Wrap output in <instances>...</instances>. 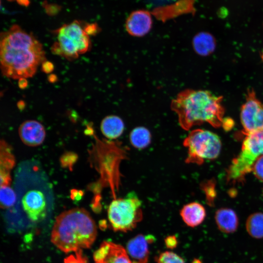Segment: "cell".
<instances>
[{"instance_id": "cell-1", "label": "cell", "mask_w": 263, "mask_h": 263, "mask_svg": "<svg viewBox=\"0 0 263 263\" xmlns=\"http://www.w3.org/2000/svg\"><path fill=\"white\" fill-rule=\"evenodd\" d=\"M0 59L2 74L13 79L33 77L46 60L41 43L17 25L1 33Z\"/></svg>"}, {"instance_id": "cell-2", "label": "cell", "mask_w": 263, "mask_h": 263, "mask_svg": "<svg viewBox=\"0 0 263 263\" xmlns=\"http://www.w3.org/2000/svg\"><path fill=\"white\" fill-rule=\"evenodd\" d=\"M222 100V96L207 91L186 89L171 101V109L176 113L179 124L184 130L204 123L217 128L223 121Z\"/></svg>"}, {"instance_id": "cell-3", "label": "cell", "mask_w": 263, "mask_h": 263, "mask_svg": "<svg viewBox=\"0 0 263 263\" xmlns=\"http://www.w3.org/2000/svg\"><path fill=\"white\" fill-rule=\"evenodd\" d=\"M95 223L84 208H75L60 214L56 219L52 232V243L68 253L90 248L95 240Z\"/></svg>"}, {"instance_id": "cell-4", "label": "cell", "mask_w": 263, "mask_h": 263, "mask_svg": "<svg viewBox=\"0 0 263 263\" xmlns=\"http://www.w3.org/2000/svg\"><path fill=\"white\" fill-rule=\"evenodd\" d=\"M56 41L51 47V51L68 60H74L91 48L90 36L84 26L78 21L62 25L56 30Z\"/></svg>"}, {"instance_id": "cell-5", "label": "cell", "mask_w": 263, "mask_h": 263, "mask_svg": "<svg viewBox=\"0 0 263 263\" xmlns=\"http://www.w3.org/2000/svg\"><path fill=\"white\" fill-rule=\"evenodd\" d=\"M142 202L135 193L113 200L107 210L108 218L114 231L133 230L143 218Z\"/></svg>"}, {"instance_id": "cell-6", "label": "cell", "mask_w": 263, "mask_h": 263, "mask_svg": "<svg viewBox=\"0 0 263 263\" xmlns=\"http://www.w3.org/2000/svg\"><path fill=\"white\" fill-rule=\"evenodd\" d=\"M244 134L241 151L227 170L228 181H242L252 170L257 159L263 155V129Z\"/></svg>"}, {"instance_id": "cell-7", "label": "cell", "mask_w": 263, "mask_h": 263, "mask_svg": "<svg viewBox=\"0 0 263 263\" xmlns=\"http://www.w3.org/2000/svg\"><path fill=\"white\" fill-rule=\"evenodd\" d=\"M184 146L188 149L186 162L202 164L206 159H214L220 154L221 142L215 133L197 129L190 132L184 140Z\"/></svg>"}, {"instance_id": "cell-8", "label": "cell", "mask_w": 263, "mask_h": 263, "mask_svg": "<svg viewBox=\"0 0 263 263\" xmlns=\"http://www.w3.org/2000/svg\"><path fill=\"white\" fill-rule=\"evenodd\" d=\"M240 118L244 134L263 129V103L256 97L253 89L247 92Z\"/></svg>"}, {"instance_id": "cell-9", "label": "cell", "mask_w": 263, "mask_h": 263, "mask_svg": "<svg viewBox=\"0 0 263 263\" xmlns=\"http://www.w3.org/2000/svg\"><path fill=\"white\" fill-rule=\"evenodd\" d=\"M23 209L29 219L34 222H39L45 219L47 214L45 196L38 189L28 191L22 199Z\"/></svg>"}, {"instance_id": "cell-10", "label": "cell", "mask_w": 263, "mask_h": 263, "mask_svg": "<svg viewBox=\"0 0 263 263\" xmlns=\"http://www.w3.org/2000/svg\"><path fill=\"white\" fill-rule=\"evenodd\" d=\"M94 263H132L122 245L110 241H104L93 254Z\"/></svg>"}, {"instance_id": "cell-11", "label": "cell", "mask_w": 263, "mask_h": 263, "mask_svg": "<svg viewBox=\"0 0 263 263\" xmlns=\"http://www.w3.org/2000/svg\"><path fill=\"white\" fill-rule=\"evenodd\" d=\"M152 20L150 13L144 10L132 12L128 17L125 28L128 33L134 37H142L149 32Z\"/></svg>"}, {"instance_id": "cell-12", "label": "cell", "mask_w": 263, "mask_h": 263, "mask_svg": "<svg viewBox=\"0 0 263 263\" xmlns=\"http://www.w3.org/2000/svg\"><path fill=\"white\" fill-rule=\"evenodd\" d=\"M19 135L22 142L28 146L40 145L45 138V130L43 126L34 120L23 122L19 129Z\"/></svg>"}, {"instance_id": "cell-13", "label": "cell", "mask_w": 263, "mask_h": 263, "mask_svg": "<svg viewBox=\"0 0 263 263\" xmlns=\"http://www.w3.org/2000/svg\"><path fill=\"white\" fill-rule=\"evenodd\" d=\"M150 244L146 236L141 234L128 242L126 250L132 263H148Z\"/></svg>"}, {"instance_id": "cell-14", "label": "cell", "mask_w": 263, "mask_h": 263, "mask_svg": "<svg viewBox=\"0 0 263 263\" xmlns=\"http://www.w3.org/2000/svg\"><path fill=\"white\" fill-rule=\"evenodd\" d=\"M15 162L12 147L5 140L1 139L0 146V186H10L12 181L10 171Z\"/></svg>"}, {"instance_id": "cell-15", "label": "cell", "mask_w": 263, "mask_h": 263, "mask_svg": "<svg viewBox=\"0 0 263 263\" xmlns=\"http://www.w3.org/2000/svg\"><path fill=\"white\" fill-rule=\"evenodd\" d=\"M180 214L186 224L192 227L200 225L206 216L205 207L198 202H192L184 206Z\"/></svg>"}, {"instance_id": "cell-16", "label": "cell", "mask_w": 263, "mask_h": 263, "mask_svg": "<svg viewBox=\"0 0 263 263\" xmlns=\"http://www.w3.org/2000/svg\"><path fill=\"white\" fill-rule=\"evenodd\" d=\"M215 219L219 229L223 232L233 233L238 228V218L235 212L232 209H219L215 213Z\"/></svg>"}, {"instance_id": "cell-17", "label": "cell", "mask_w": 263, "mask_h": 263, "mask_svg": "<svg viewBox=\"0 0 263 263\" xmlns=\"http://www.w3.org/2000/svg\"><path fill=\"white\" fill-rule=\"evenodd\" d=\"M100 129L102 134L107 138L113 139L119 137L124 130L122 120L116 115L106 116L101 121Z\"/></svg>"}, {"instance_id": "cell-18", "label": "cell", "mask_w": 263, "mask_h": 263, "mask_svg": "<svg viewBox=\"0 0 263 263\" xmlns=\"http://www.w3.org/2000/svg\"><path fill=\"white\" fill-rule=\"evenodd\" d=\"M195 51L202 56H207L213 52L215 48V41L210 34L202 32L197 34L193 40Z\"/></svg>"}, {"instance_id": "cell-19", "label": "cell", "mask_w": 263, "mask_h": 263, "mask_svg": "<svg viewBox=\"0 0 263 263\" xmlns=\"http://www.w3.org/2000/svg\"><path fill=\"white\" fill-rule=\"evenodd\" d=\"M129 138L132 146L138 149H143L150 144L151 136L147 128L138 127L132 131Z\"/></svg>"}, {"instance_id": "cell-20", "label": "cell", "mask_w": 263, "mask_h": 263, "mask_svg": "<svg viewBox=\"0 0 263 263\" xmlns=\"http://www.w3.org/2000/svg\"><path fill=\"white\" fill-rule=\"evenodd\" d=\"M245 226L248 233L252 237L263 238V213L251 214L246 220Z\"/></svg>"}, {"instance_id": "cell-21", "label": "cell", "mask_w": 263, "mask_h": 263, "mask_svg": "<svg viewBox=\"0 0 263 263\" xmlns=\"http://www.w3.org/2000/svg\"><path fill=\"white\" fill-rule=\"evenodd\" d=\"M16 201V195L10 186H0V202L2 208H8L14 206Z\"/></svg>"}, {"instance_id": "cell-22", "label": "cell", "mask_w": 263, "mask_h": 263, "mask_svg": "<svg viewBox=\"0 0 263 263\" xmlns=\"http://www.w3.org/2000/svg\"><path fill=\"white\" fill-rule=\"evenodd\" d=\"M157 263H185L184 260L176 253L165 251L156 257Z\"/></svg>"}, {"instance_id": "cell-23", "label": "cell", "mask_w": 263, "mask_h": 263, "mask_svg": "<svg viewBox=\"0 0 263 263\" xmlns=\"http://www.w3.org/2000/svg\"><path fill=\"white\" fill-rule=\"evenodd\" d=\"M77 158V155L74 152H65L60 158L61 165L64 168H68L70 169H72Z\"/></svg>"}, {"instance_id": "cell-24", "label": "cell", "mask_w": 263, "mask_h": 263, "mask_svg": "<svg viewBox=\"0 0 263 263\" xmlns=\"http://www.w3.org/2000/svg\"><path fill=\"white\" fill-rule=\"evenodd\" d=\"M75 252V254H71L67 257L64 260V263H88L86 257L83 254L82 249H79Z\"/></svg>"}, {"instance_id": "cell-25", "label": "cell", "mask_w": 263, "mask_h": 263, "mask_svg": "<svg viewBox=\"0 0 263 263\" xmlns=\"http://www.w3.org/2000/svg\"><path fill=\"white\" fill-rule=\"evenodd\" d=\"M252 171L254 175L263 182V155L260 156L255 162Z\"/></svg>"}, {"instance_id": "cell-26", "label": "cell", "mask_w": 263, "mask_h": 263, "mask_svg": "<svg viewBox=\"0 0 263 263\" xmlns=\"http://www.w3.org/2000/svg\"><path fill=\"white\" fill-rule=\"evenodd\" d=\"M165 243L167 247L171 249L176 248L178 244L177 238L174 235L167 236L165 239Z\"/></svg>"}, {"instance_id": "cell-27", "label": "cell", "mask_w": 263, "mask_h": 263, "mask_svg": "<svg viewBox=\"0 0 263 263\" xmlns=\"http://www.w3.org/2000/svg\"><path fill=\"white\" fill-rule=\"evenodd\" d=\"M84 29L89 36L95 35L99 30L98 26L94 23L85 24Z\"/></svg>"}, {"instance_id": "cell-28", "label": "cell", "mask_w": 263, "mask_h": 263, "mask_svg": "<svg viewBox=\"0 0 263 263\" xmlns=\"http://www.w3.org/2000/svg\"><path fill=\"white\" fill-rule=\"evenodd\" d=\"M41 71L45 74H50L54 69V64L50 61L45 60L41 65Z\"/></svg>"}, {"instance_id": "cell-29", "label": "cell", "mask_w": 263, "mask_h": 263, "mask_svg": "<svg viewBox=\"0 0 263 263\" xmlns=\"http://www.w3.org/2000/svg\"><path fill=\"white\" fill-rule=\"evenodd\" d=\"M28 86V81L26 78H20L18 79V86L20 89H24Z\"/></svg>"}, {"instance_id": "cell-30", "label": "cell", "mask_w": 263, "mask_h": 263, "mask_svg": "<svg viewBox=\"0 0 263 263\" xmlns=\"http://www.w3.org/2000/svg\"><path fill=\"white\" fill-rule=\"evenodd\" d=\"M48 80L51 83H54L57 80V77L55 74H50L48 77Z\"/></svg>"}, {"instance_id": "cell-31", "label": "cell", "mask_w": 263, "mask_h": 263, "mask_svg": "<svg viewBox=\"0 0 263 263\" xmlns=\"http://www.w3.org/2000/svg\"><path fill=\"white\" fill-rule=\"evenodd\" d=\"M25 103L23 100H19L17 103V106L20 110H23L25 108Z\"/></svg>"}, {"instance_id": "cell-32", "label": "cell", "mask_w": 263, "mask_h": 263, "mask_svg": "<svg viewBox=\"0 0 263 263\" xmlns=\"http://www.w3.org/2000/svg\"><path fill=\"white\" fill-rule=\"evenodd\" d=\"M17 1L20 4L24 5H27L29 3L28 0H17Z\"/></svg>"}, {"instance_id": "cell-33", "label": "cell", "mask_w": 263, "mask_h": 263, "mask_svg": "<svg viewBox=\"0 0 263 263\" xmlns=\"http://www.w3.org/2000/svg\"><path fill=\"white\" fill-rule=\"evenodd\" d=\"M191 263H202V262L200 259L195 258L192 261Z\"/></svg>"}]
</instances>
